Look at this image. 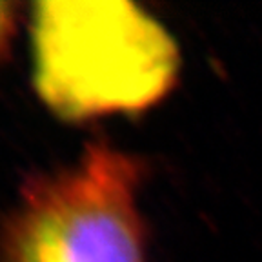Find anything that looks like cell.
<instances>
[{
    "label": "cell",
    "instance_id": "3957f363",
    "mask_svg": "<svg viewBox=\"0 0 262 262\" xmlns=\"http://www.w3.org/2000/svg\"><path fill=\"white\" fill-rule=\"evenodd\" d=\"M18 20H20L18 4L0 0V62L8 57L15 31L18 28Z\"/></svg>",
    "mask_w": 262,
    "mask_h": 262
},
{
    "label": "cell",
    "instance_id": "7a4b0ae2",
    "mask_svg": "<svg viewBox=\"0 0 262 262\" xmlns=\"http://www.w3.org/2000/svg\"><path fill=\"white\" fill-rule=\"evenodd\" d=\"M146 164L106 139L26 180L0 224V262H151L140 209Z\"/></svg>",
    "mask_w": 262,
    "mask_h": 262
},
{
    "label": "cell",
    "instance_id": "6da1fadb",
    "mask_svg": "<svg viewBox=\"0 0 262 262\" xmlns=\"http://www.w3.org/2000/svg\"><path fill=\"white\" fill-rule=\"evenodd\" d=\"M35 91L68 122L153 106L177 77V46L131 2L44 0L31 6Z\"/></svg>",
    "mask_w": 262,
    "mask_h": 262
}]
</instances>
